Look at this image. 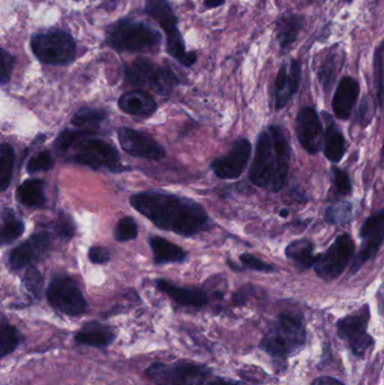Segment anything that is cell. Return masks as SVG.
<instances>
[{"mask_svg":"<svg viewBox=\"0 0 384 385\" xmlns=\"http://www.w3.org/2000/svg\"><path fill=\"white\" fill-rule=\"evenodd\" d=\"M359 238L362 248L350 266V274H356L381 248L384 241V208L367 217L362 226Z\"/></svg>","mask_w":384,"mask_h":385,"instance_id":"12","label":"cell"},{"mask_svg":"<svg viewBox=\"0 0 384 385\" xmlns=\"http://www.w3.org/2000/svg\"><path fill=\"white\" fill-rule=\"evenodd\" d=\"M382 157L384 158V142H383V147H382Z\"/></svg>","mask_w":384,"mask_h":385,"instance_id":"49","label":"cell"},{"mask_svg":"<svg viewBox=\"0 0 384 385\" xmlns=\"http://www.w3.org/2000/svg\"><path fill=\"white\" fill-rule=\"evenodd\" d=\"M296 135L307 154H317L322 148L324 131L318 112L310 106L300 109L296 121Z\"/></svg>","mask_w":384,"mask_h":385,"instance_id":"16","label":"cell"},{"mask_svg":"<svg viewBox=\"0 0 384 385\" xmlns=\"http://www.w3.org/2000/svg\"><path fill=\"white\" fill-rule=\"evenodd\" d=\"M156 284L159 291L167 294L175 302L180 303L182 306L202 308L208 304V295L199 288H180L171 285L165 280H157Z\"/></svg>","mask_w":384,"mask_h":385,"instance_id":"21","label":"cell"},{"mask_svg":"<svg viewBox=\"0 0 384 385\" xmlns=\"http://www.w3.org/2000/svg\"><path fill=\"white\" fill-rule=\"evenodd\" d=\"M301 66L296 60L291 61L290 66L283 65L275 79L274 103L277 109H284L291 98L298 92L301 81Z\"/></svg>","mask_w":384,"mask_h":385,"instance_id":"18","label":"cell"},{"mask_svg":"<svg viewBox=\"0 0 384 385\" xmlns=\"http://www.w3.org/2000/svg\"><path fill=\"white\" fill-rule=\"evenodd\" d=\"M115 335L107 325L100 323H88L78 331L74 339L81 345L102 349L114 340Z\"/></svg>","mask_w":384,"mask_h":385,"instance_id":"23","label":"cell"},{"mask_svg":"<svg viewBox=\"0 0 384 385\" xmlns=\"http://www.w3.org/2000/svg\"><path fill=\"white\" fill-rule=\"evenodd\" d=\"M94 132L91 131H74V130H63L60 135H58L57 140L54 143V146L60 151H67L74 143H77L80 139L85 137H89Z\"/></svg>","mask_w":384,"mask_h":385,"instance_id":"36","label":"cell"},{"mask_svg":"<svg viewBox=\"0 0 384 385\" xmlns=\"http://www.w3.org/2000/svg\"><path fill=\"white\" fill-rule=\"evenodd\" d=\"M51 238V234L48 231L37 232L31 236L25 243L11 251L9 267L13 271H18L37 263L50 248Z\"/></svg>","mask_w":384,"mask_h":385,"instance_id":"17","label":"cell"},{"mask_svg":"<svg viewBox=\"0 0 384 385\" xmlns=\"http://www.w3.org/2000/svg\"><path fill=\"white\" fill-rule=\"evenodd\" d=\"M279 215H281V217H288L289 215V212H288V210H282V211H281V213H279Z\"/></svg>","mask_w":384,"mask_h":385,"instance_id":"48","label":"cell"},{"mask_svg":"<svg viewBox=\"0 0 384 385\" xmlns=\"http://www.w3.org/2000/svg\"><path fill=\"white\" fill-rule=\"evenodd\" d=\"M305 25L303 16L296 14L284 15L277 22V35L279 44L284 49L290 48L299 36Z\"/></svg>","mask_w":384,"mask_h":385,"instance_id":"25","label":"cell"},{"mask_svg":"<svg viewBox=\"0 0 384 385\" xmlns=\"http://www.w3.org/2000/svg\"><path fill=\"white\" fill-rule=\"evenodd\" d=\"M55 230L61 238L65 239H72L76 234V226H74L72 217L65 212H61L58 217Z\"/></svg>","mask_w":384,"mask_h":385,"instance_id":"41","label":"cell"},{"mask_svg":"<svg viewBox=\"0 0 384 385\" xmlns=\"http://www.w3.org/2000/svg\"><path fill=\"white\" fill-rule=\"evenodd\" d=\"M15 149L9 143H3L0 147V189L6 191L12 184L14 171Z\"/></svg>","mask_w":384,"mask_h":385,"instance_id":"29","label":"cell"},{"mask_svg":"<svg viewBox=\"0 0 384 385\" xmlns=\"http://www.w3.org/2000/svg\"><path fill=\"white\" fill-rule=\"evenodd\" d=\"M105 43L120 53H154L161 48L162 35L145 20L126 18L108 26Z\"/></svg>","mask_w":384,"mask_h":385,"instance_id":"3","label":"cell"},{"mask_svg":"<svg viewBox=\"0 0 384 385\" xmlns=\"http://www.w3.org/2000/svg\"><path fill=\"white\" fill-rule=\"evenodd\" d=\"M22 342V335L14 325H9L6 321H3L0 328V353L1 358L7 355L12 354L15 349Z\"/></svg>","mask_w":384,"mask_h":385,"instance_id":"31","label":"cell"},{"mask_svg":"<svg viewBox=\"0 0 384 385\" xmlns=\"http://www.w3.org/2000/svg\"><path fill=\"white\" fill-rule=\"evenodd\" d=\"M44 180H27L20 184L18 189V200L23 205L29 208H42L46 204V195H44Z\"/></svg>","mask_w":384,"mask_h":385,"instance_id":"27","label":"cell"},{"mask_svg":"<svg viewBox=\"0 0 384 385\" xmlns=\"http://www.w3.org/2000/svg\"><path fill=\"white\" fill-rule=\"evenodd\" d=\"M149 245L154 254V262L156 265L183 263L187 257L185 251L183 250L180 245H175L164 238L151 237L149 239Z\"/></svg>","mask_w":384,"mask_h":385,"instance_id":"24","label":"cell"},{"mask_svg":"<svg viewBox=\"0 0 384 385\" xmlns=\"http://www.w3.org/2000/svg\"><path fill=\"white\" fill-rule=\"evenodd\" d=\"M138 237V224L133 217H126L121 219L115 228L114 238L117 241L126 243Z\"/></svg>","mask_w":384,"mask_h":385,"instance_id":"35","label":"cell"},{"mask_svg":"<svg viewBox=\"0 0 384 385\" xmlns=\"http://www.w3.org/2000/svg\"><path fill=\"white\" fill-rule=\"evenodd\" d=\"M119 107L126 114L133 116L148 117L156 113L158 105L156 100L145 90H131L124 93L119 98Z\"/></svg>","mask_w":384,"mask_h":385,"instance_id":"20","label":"cell"},{"mask_svg":"<svg viewBox=\"0 0 384 385\" xmlns=\"http://www.w3.org/2000/svg\"><path fill=\"white\" fill-rule=\"evenodd\" d=\"M373 115H374V109H373V103L371 102L370 97L367 96L362 102L361 106H359V111H357V115H356V121L359 123L362 128L370 124L372 121Z\"/></svg>","mask_w":384,"mask_h":385,"instance_id":"43","label":"cell"},{"mask_svg":"<svg viewBox=\"0 0 384 385\" xmlns=\"http://www.w3.org/2000/svg\"><path fill=\"white\" fill-rule=\"evenodd\" d=\"M290 161V141L285 128L268 126L257 137L249 180L253 185L279 193L286 183Z\"/></svg>","mask_w":384,"mask_h":385,"instance_id":"2","label":"cell"},{"mask_svg":"<svg viewBox=\"0 0 384 385\" xmlns=\"http://www.w3.org/2000/svg\"><path fill=\"white\" fill-rule=\"evenodd\" d=\"M374 83H376V98L381 109L384 106V40L380 43L374 52Z\"/></svg>","mask_w":384,"mask_h":385,"instance_id":"32","label":"cell"},{"mask_svg":"<svg viewBox=\"0 0 384 385\" xmlns=\"http://www.w3.org/2000/svg\"><path fill=\"white\" fill-rule=\"evenodd\" d=\"M130 204L154 226L182 237H194L210 224L204 208L187 197L165 191H143L131 196Z\"/></svg>","mask_w":384,"mask_h":385,"instance_id":"1","label":"cell"},{"mask_svg":"<svg viewBox=\"0 0 384 385\" xmlns=\"http://www.w3.org/2000/svg\"><path fill=\"white\" fill-rule=\"evenodd\" d=\"M29 46L37 60L50 66H70L77 58V42L66 29L50 27L35 32Z\"/></svg>","mask_w":384,"mask_h":385,"instance_id":"5","label":"cell"},{"mask_svg":"<svg viewBox=\"0 0 384 385\" xmlns=\"http://www.w3.org/2000/svg\"><path fill=\"white\" fill-rule=\"evenodd\" d=\"M203 4L208 9L218 8L225 5V0H203Z\"/></svg>","mask_w":384,"mask_h":385,"instance_id":"46","label":"cell"},{"mask_svg":"<svg viewBox=\"0 0 384 385\" xmlns=\"http://www.w3.org/2000/svg\"><path fill=\"white\" fill-rule=\"evenodd\" d=\"M326 117V128H324V157L331 163H338L342 161L346 154V141L340 128L333 122L331 115L324 113Z\"/></svg>","mask_w":384,"mask_h":385,"instance_id":"22","label":"cell"},{"mask_svg":"<svg viewBox=\"0 0 384 385\" xmlns=\"http://www.w3.org/2000/svg\"><path fill=\"white\" fill-rule=\"evenodd\" d=\"M311 385H345L344 383L340 382L338 379H333V377H319V379H315Z\"/></svg>","mask_w":384,"mask_h":385,"instance_id":"45","label":"cell"},{"mask_svg":"<svg viewBox=\"0 0 384 385\" xmlns=\"http://www.w3.org/2000/svg\"><path fill=\"white\" fill-rule=\"evenodd\" d=\"M305 344V329L300 314L283 313L264 337L260 347L274 358L298 354Z\"/></svg>","mask_w":384,"mask_h":385,"instance_id":"6","label":"cell"},{"mask_svg":"<svg viewBox=\"0 0 384 385\" xmlns=\"http://www.w3.org/2000/svg\"><path fill=\"white\" fill-rule=\"evenodd\" d=\"M106 117H107V113L104 109L83 107L72 116V124L77 128L97 126L104 122Z\"/></svg>","mask_w":384,"mask_h":385,"instance_id":"33","label":"cell"},{"mask_svg":"<svg viewBox=\"0 0 384 385\" xmlns=\"http://www.w3.org/2000/svg\"><path fill=\"white\" fill-rule=\"evenodd\" d=\"M359 83L352 77H344L339 81L333 98V113L339 120H347L352 115L356 102L359 100Z\"/></svg>","mask_w":384,"mask_h":385,"instance_id":"19","label":"cell"},{"mask_svg":"<svg viewBox=\"0 0 384 385\" xmlns=\"http://www.w3.org/2000/svg\"><path fill=\"white\" fill-rule=\"evenodd\" d=\"M25 231V223L16 217L12 210H4L1 215V232H0V245H6L23 236Z\"/></svg>","mask_w":384,"mask_h":385,"instance_id":"28","label":"cell"},{"mask_svg":"<svg viewBox=\"0 0 384 385\" xmlns=\"http://www.w3.org/2000/svg\"><path fill=\"white\" fill-rule=\"evenodd\" d=\"M346 1H348V3H350V1H352V0H346Z\"/></svg>","mask_w":384,"mask_h":385,"instance_id":"50","label":"cell"},{"mask_svg":"<svg viewBox=\"0 0 384 385\" xmlns=\"http://www.w3.org/2000/svg\"><path fill=\"white\" fill-rule=\"evenodd\" d=\"M88 257L91 263L96 264V265H104L111 260L110 251L104 247H98V245H95L89 249Z\"/></svg>","mask_w":384,"mask_h":385,"instance_id":"44","label":"cell"},{"mask_svg":"<svg viewBox=\"0 0 384 385\" xmlns=\"http://www.w3.org/2000/svg\"><path fill=\"white\" fill-rule=\"evenodd\" d=\"M355 243L348 234H343L335 239L326 252L318 255L313 265L317 276L322 280L333 281L343 274L355 255Z\"/></svg>","mask_w":384,"mask_h":385,"instance_id":"10","label":"cell"},{"mask_svg":"<svg viewBox=\"0 0 384 385\" xmlns=\"http://www.w3.org/2000/svg\"><path fill=\"white\" fill-rule=\"evenodd\" d=\"M77 154L72 158L78 165L86 166L89 168H106L115 174L126 171V168L121 161L120 154L114 146L106 141L95 137H86L77 142Z\"/></svg>","mask_w":384,"mask_h":385,"instance_id":"8","label":"cell"},{"mask_svg":"<svg viewBox=\"0 0 384 385\" xmlns=\"http://www.w3.org/2000/svg\"><path fill=\"white\" fill-rule=\"evenodd\" d=\"M370 320V308L364 306L359 311L350 314L339 320L337 323L339 336L350 342L354 354H364L367 349L373 345L372 337L367 334V325Z\"/></svg>","mask_w":384,"mask_h":385,"instance_id":"13","label":"cell"},{"mask_svg":"<svg viewBox=\"0 0 384 385\" xmlns=\"http://www.w3.org/2000/svg\"><path fill=\"white\" fill-rule=\"evenodd\" d=\"M52 166H53L52 154L48 151H42L29 160V163L26 166V171L29 175H33L39 171L48 170L52 168Z\"/></svg>","mask_w":384,"mask_h":385,"instance_id":"38","label":"cell"},{"mask_svg":"<svg viewBox=\"0 0 384 385\" xmlns=\"http://www.w3.org/2000/svg\"><path fill=\"white\" fill-rule=\"evenodd\" d=\"M285 255L299 269H310L315 265L317 256L313 255V245L310 240L298 239L289 243Z\"/></svg>","mask_w":384,"mask_h":385,"instance_id":"26","label":"cell"},{"mask_svg":"<svg viewBox=\"0 0 384 385\" xmlns=\"http://www.w3.org/2000/svg\"><path fill=\"white\" fill-rule=\"evenodd\" d=\"M111 1H114V3H117V0H111Z\"/></svg>","mask_w":384,"mask_h":385,"instance_id":"51","label":"cell"},{"mask_svg":"<svg viewBox=\"0 0 384 385\" xmlns=\"http://www.w3.org/2000/svg\"><path fill=\"white\" fill-rule=\"evenodd\" d=\"M208 385H241L239 383L229 382L223 379H216L212 382L208 383Z\"/></svg>","mask_w":384,"mask_h":385,"instance_id":"47","label":"cell"},{"mask_svg":"<svg viewBox=\"0 0 384 385\" xmlns=\"http://www.w3.org/2000/svg\"><path fill=\"white\" fill-rule=\"evenodd\" d=\"M251 151V143L247 139H239L234 143L228 154L212 161L211 169L220 180L239 178L249 163Z\"/></svg>","mask_w":384,"mask_h":385,"instance_id":"15","label":"cell"},{"mask_svg":"<svg viewBox=\"0 0 384 385\" xmlns=\"http://www.w3.org/2000/svg\"><path fill=\"white\" fill-rule=\"evenodd\" d=\"M240 262H241L242 266H245L246 269H251V271H264V273L274 271L273 266L264 263L263 260L258 259L251 254H242L240 256Z\"/></svg>","mask_w":384,"mask_h":385,"instance_id":"42","label":"cell"},{"mask_svg":"<svg viewBox=\"0 0 384 385\" xmlns=\"http://www.w3.org/2000/svg\"><path fill=\"white\" fill-rule=\"evenodd\" d=\"M26 290L34 297H41L43 288V276L37 269H31L24 278Z\"/></svg>","mask_w":384,"mask_h":385,"instance_id":"40","label":"cell"},{"mask_svg":"<svg viewBox=\"0 0 384 385\" xmlns=\"http://www.w3.org/2000/svg\"><path fill=\"white\" fill-rule=\"evenodd\" d=\"M124 78L128 85L149 89L162 96L171 95L180 83L178 77L171 69L160 66L145 58H138L124 65Z\"/></svg>","mask_w":384,"mask_h":385,"instance_id":"7","label":"cell"},{"mask_svg":"<svg viewBox=\"0 0 384 385\" xmlns=\"http://www.w3.org/2000/svg\"><path fill=\"white\" fill-rule=\"evenodd\" d=\"M46 297L55 310L67 316H80L87 309L84 294L68 275L59 274L52 278L46 290Z\"/></svg>","mask_w":384,"mask_h":385,"instance_id":"11","label":"cell"},{"mask_svg":"<svg viewBox=\"0 0 384 385\" xmlns=\"http://www.w3.org/2000/svg\"><path fill=\"white\" fill-rule=\"evenodd\" d=\"M1 60H3V68H1V77H0V83L5 86L12 79L13 72L15 67L18 65V58L13 55L6 49H1Z\"/></svg>","mask_w":384,"mask_h":385,"instance_id":"39","label":"cell"},{"mask_svg":"<svg viewBox=\"0 0 384 385\" xmlns=\"http://www.w3.org/2000/svg\"><path fill=\"white\" fill-rule=\"evenodd\" d=\"M331 180L333 186L339 195H350L353 191L350 176L346 171L338 168L337 166H333L331 169Z\"/></svg>","mask_w":384,"mask_h":385,"instance_id":"37","label":"cell"},{"mask_svg":"<svg viewBox=\"0 0 384 385\" xmlns=\"http://www.w3.org/2000/svg\"><path fill=\"white\" fill-rule=\"evenodd\" d=\"M145 13L154 18L166 33V51L173 59L186 68H191L197 61L195 51H187L182 32L178 29L177 18L169 0H145Z\"/></svg>","mask_w":384,"mask_h":385,"instance_id":"4","label":"cell"},{"mask_svg":"<svg viewBox=\"0 0 384 385\" xmlns=\"http://www.w3.org/2000/svg\"><path fill=\"white\" fill-rule=\"evenodd\" d=\"M147 375L158 385H203L208 381L211 370L197 363H156L148 368Z\"/></svg>","mask_w":384,"mask_h":385,"instance_id":"9","label":"cell"},{"mask_svg":"<svg viewBox=\"0 0 384 385\" xmlns=\"http://www.w3.org/2000/svg\"><path fill=\"white\" fill-rule=\"evenodd\" d=\"M342 61L338 53L333 52V53L328 55V57L322 62V67L319 68V83H322L324 92H331Z\"/></svg>","mask_w":384,"mask_h":385,"instance_id":"30","label":"cell"},{"mask_svg":"<svg viewBox=\"0 0 384 385\" xmlns=\"http://www.w3.org/2000/svg\"><path fill=\"white\" fill-rule=\"evenodd\" d=\"M117 137L123 151L134 158L161 160L165 158L166 150L150 135L131 128H121Z\"/></svg>","mask_w":384,"mask_h":385,"instance_id":"14","label":"cell"},{"mask_svg":"<svg viewBox=\"0 0 384 385\" xmlns=\"http://www.w3.org/2000/svg\"><path fill=\"white\" fill-rule=\"evenodd\" d=\"M353 206L348 202H340L329 206L326 211V217L331 224H344L350 221Z\"/></svg>","mask_w":384,"mask_h":385,"instance_id":"34","label":"cell"}]
</instances>
